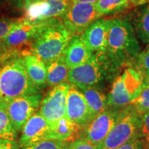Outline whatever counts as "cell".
I'll list each match as a JSON object with an SVG mask.
<instances>
[{
    "instance_id": "obj_8",
    "label": "cell",
    "mask_w": 149,
    "mask_h": 149,
    "mask_svg": "<svg viewBox=\"0 0 149 149\" xmlns=\"http://www.w3.org/2000/svg\"><path fill=\"white\" fill-rule=\"evenodd\" d=\"M70 84L64 82L53 86L42 97L38 112L50 124L66 117L67 95Z\"/></svg>"
},
{
    "instance_id": "obj_31",
    "label": "cell",
    "mask_w": 149,
    "mask_h": 149,
    "mask_svg": "<svg viewBox=\"0 0 149 149\" xmlns=\"http://www.w3.org/2000/svg\"><path fill=\"white\" fill-rule=\"evenodd\" d=\"M144 141L137 135L116 149H144Z\"/></svg>"
},
{
    "instance_id": "obj_1",
    "label": "cell",
    "mask_w": 149,
    "mask_h": 149,
    "mask_svg": "<svg viewBox=\"0 0 149 149\" xmlns=\"http://www.w3.org/2000/svg\"><path fill=\"white\" fill-rule=\"evenodd\" d=\"M106 53L117 66L128 64L137 59L140 46L133 26L121 18L106 19Z\"/></svg>"
},
{
    "instance_id": "obj_20",
    "label": "cell",
    "mask_w": 149,
    "mask_h": 149,
    "mask_svg": "<svg viewBox=\"0 0 149 149\" xmlns=\"http://www.w3.org/2000/svg\"><path fill=\"white\" fill-rule=\"evenodd\" d=\"M141 8L134 19V30L139 40L149 44V3Z\"/></svg>"
},
{
    "instance_id": "obj_26",
    "label": "cell",
    "mask_w": 149,
    "mask_h": 149,
    "mask_svg": "<svg viewBox=\"0 0 149 149\" xmlns=\"http://www.w3.org/2000/svg\"><path fill=\"white\" fill-rule=\"evenodd\" d=\"M135 69L141 74L143 81L149 80V44L136 59Z\"/></svg>"
},
{
    "instance_id": "obj_35",
    "label": "cell",
    "mask_w": 149,
    "mask_h": 149,
    "mask_svg": "<svg viewBox=\"0 0 149 149\" xmlns=\"http://www.w3.org/2000/svg\"><path fill=\"white\" fill-rule=\"evenodd\" d=\"M131 6H137L144 5L146 3H148L149 0H128Z\"/></svg>"
},
{
    "instance_id": "obj_29",
    "label": "cell",
    "mask_w": 149,
    "mask_h": 149,
    "mask_svg": "<svg viewBox=\"0 0 149 149\" xmlns=\"http://www.w3.org/2000/svg\"><path fill=\"white\" fill-rule=\"evenodd\" d=\"M141 123L139 136L141 137L144 144L149 143V111L141 114Z\"/></svg>"
},
{
    "instance_id": "obj_39",
    "label": "cell",
    "mask_w": 149,
    "mask_h": 149,
    "mask_svg": "<svg viewBox=\"0 0 149 149\" xmlns=\"http://www.w3.org/2000/svg\"><path fill=\"white\" fill-rule=\"evenodd\" d=\"M144 149H149V143H148V144H144Z\"/></svg>"
},
{
    "instance_id": "obj_6",
    "label": "cell",
    "mask_w": 149,
    "mask_h": 149,
    "mask_svg": "<svg viewBox=\"0 0 149 149\" xmlns=\"http://www.w3.org/2000/svg\"><path fill=\"white\" fill-rule=\"evenodd\" d=\"M143 78L135 68H126L115 78L107 97L109 107L122 108L131 103L140 95Z\"/></svg>"
},
{
    "instance_id": "obj_13",
    "label": "cell",
    "mask_w": 149,
    "mask_h": 149,
    "mask_svg": "<svg viewBox=\"0 0 149 149\" xmlns=\"http://www.w3.org/2000/svg\"><path fill=\"white\" fill-rule=\"evenodd\" d=\"M51 125L39 112L35 113L24 124L20 137V146H29L43 139H48Z\"/></svg>"
},
{
    "instance_id": "obj_9",
    "label": "cell",
    "mask_w": 149,
    "mask_h": 149,
    "mask_svg": "<svg viewBox=\"0 0 149 149\" xmlns=\"http://www.w3.org/2000/svg\"><path fill=\"white\" fill-rule=\"evenodd\" d=\"M121 109L120 108L109 107L96 115L81 130L79 137H82L96 146H100L114 126Z\"/></svg>"
},
{
    "instance_id": "obj_28",
    "label": "cell",
    "mask_w": 149,
    "mask_h": 149,
    "mask_svg": "<svg viewBox=\"0 0 149 149\" xmlns=\"http://www.w3.org/2000/svg\"><path fill=\"white\" fill-rule=\"evenodd\" d=\"M23 21V17L0 19V38L4 39L18 24Z\"/></svg>"
},
{
    "instance_id": "obj_19",
    "label": "cell",
    "mask_w": 149,
    "mask_h": 149,
    "mask_svg": "<svg viewBox=\"0 0 149 149\" xmlns=\"http://www.w3.org/2000/svg\"><path fill=\"white\" fill-rule=\"evenodd\" d=\"M79 89L83 93L94 117L109 108L107 96L102 91L94 86L84 87Z\"/></svg>"
},
{
    "instance_id": "obj_32",
    "label": "cell",
    "mask_w": 149,
    "mask_h": 149,
    "mask_svg": "<svg viewBox=\"0 0 149 149\" xmlns=\"http://www.w3.org/2000/svg\"><path fill=\"white\" fill-rule=\"evenodd\" d=\"M20 148L21 146L19 141L0 137V149H19Z\"/></svg>"
},
{
    "instance_id": "obj_3",
    "label": "cell",
    "mask_w": 149,
    "mask_h": 149,
    "mask_svg": "<svg viewBox=\"0 0 149 149\" xmlns=\"http://www.w3.org/2000/svg\"><path fill=\"white\" fill-rule=\"evenodd\" d=\"M40 90L28 75L22 55L11 57L0 64V100L8 101L36 94Z\"/></svg>"
},
{
    "instance_id": "obj_34",
    "label": "cell",
    "mask_w": 149,
    "mask_h": 149,
    "mask_svg": "<svg viewBox=\"0 0 149 149\" xmlns=\"http://www.w3.org/2000/svg\"><path fill=\"white\" fill-rule=\"evenodd\" d=\"M17 55V53L13 49H8V51L2 54H0V64H2L7 59L11 58V57H15V56Z\"/></svg>"
},
{
    "instance_id": "obj_5",
    "label": "cell",
    "mask_w": 149,
    "mask_h": 149,
    "mask_svg": "<svg viewBox=\"0 0 149 149\" xmlns=\"http://www.w3.org/2000/svg\"><path fill=\"white\" fill-rule=\"evenodd\" d=\"M141 113L131 104L122 108L118 118L99 149H116L139 135Z\"/></svg>"
},
{
    "instance_id": "obj_36",
    "label": "cell",
    "mask_w": 149,
    "mask_h": 149,
    "mask_svg": "<svg viewBox=\"0 0 149 149\" xmlns=\"http://www.w3.org/2000/svg\"><path fill=\"white\" fill-rule=\"evenodd\" d=\"M9 48L7 47L4 39L0 38V54H2L6 52Z\"/></svg>"
},
{
    "instance_id": "obj_17",
    "label": "cell",
    "mask_w": 149,
    "mask_h": 149,
    "mask_svg": "<svg viewBox=\"0 0 149 149\" xmlns=\"http://www.w3.org/2000/svg\"><path fill=\"white\" fill-rule=\"evenodd\" d=\"M51 125L48 139L70 141L80 136L81 128L66 118V117H63Z\"/></svg>"
},
{
    "instance_id": "obj_21",
    "label": "cell",
    "mask_w": 149,
    "mask_h": 149,
    "mask_svg": "<svg viewBox=\"0 0 149 149\" xmlns=\"http://www.w3.org/2000/svg\"><path fill=\"white\" fill-rule=\"evenodd\" d=\"M19 132L17 130L6 109V104L3 100H0V137L16 141Z\"/></svg>"
},
{
    "instance_id": "obj_23",
    "label": "cell",
    "mask_w": 149,
    "mask_h": 149,
    "mask_svg": "<svg viewBox=\"0 0 149 149\" xmlns=\"http://www.w3.org/2000/svg\"><path fill=\"white\" fill-rule=\"evenodd\" d=\"M48 8L47 0H36L24 7V13L22 17L25 21L31 23L42 22L43 17Z\"/></svg>"
},
{
    "instance_id": "obj_16",
    "label": "cell",
    "mask_w": 149,
    "mask_h": 149,
    "mask_svg": "<svg viewBox=\"0 0 149 149\" xmlns=\"http://www.w3.org/2000/svg\"><path fill=\"white\" fill-rule=\"evenodd\" d=\"M28 75L31 81L41 89L46 85V64L38 56L29 52L22 53Z\"/></svg>"
},
{
    "instance_id": "obj_30",
    "label": "cell",
    "mask_w": 149,
    "mask_h": 149,
    "mask_svg": "<svg viewBox=\"0 0 149 149\" xmlns=\"http://www.w3.org/2000/svg\"><path fill=\"white\" fill-rule=\"evenodd\" d=\"M68 149H99V148L82 137H78L68 142Z\"/></svg>"
},
{
    "instance_id": "obj_18",
    "label": "cell",
    "mask_w": 149,
    "mask_h": 149,
    "mask_svg": "<svg viewBox=\"0 0 149 149\" xmlns=\"http://www.w3.org/2000/svg\"><path fill=\"white\" fill-rule=\"evenodd\" d=\"M47 74L46 85L53 87L64 82L67 79L69 72V67L65 61L64 55L55 60L46 63Z\"/></svg>"
},
{
    "instance_id": "obj_10",
    "label": "cell",
    "mask_w": 149,
    "mask_h": 149,
    "mask_svg": "<svg viewBox=\"0 0 149 149\" xmlns=\"http://www.w3.org/2000/svg\"><path fill=\"white\" fill-rule=\"evenodd\" d=\"M42 97V93H37L5 101L10 120L19 132L22 131L30 117L40 109Z\"/></svg>"
},
{
    "instance_id": "obj_15",
    "label": "cell",
    "mask_w": 149,
    "mask_h": 149,
    "mask_svg": "<svg viewBox=\"0 0 149 149\" xmlns=\"http://www.w3.org/2000/svg\"><path fill=\"white\" fill-rule=\"evenodd\" d=\"M93 53L85 45L79 35L72 36L65 50L64 57L69 68L84 64L91 58Z\"/></svg>"
},
{
    "instance_id": "obj_25",
    "label": "cell",
    "mask_w": 149,
    "mask_h": 149,
    "mask_svg": "<svg viewBox=\"0 0 149 149\" xmlns=\"http://www.w3.org/2000/svg\"><path fill=\"white\" fill-rule=\"evenodd\" d=\"M130 104L133 106L141 114L149 111V80L143 81V88L140 95Z\"/></svg>"
},
{
    "instance_id": "obj_33",
    "label": "cell",
    "mask_w": 149,
    "mask_h": 149,
    "mask_svg": "<svg viewBox=\"0 0 149 149\" xmlns=\"http://www.w3.org/2000/svg\"><path fill=\"white\" fill-rule=\"evenodd\" d=\"M5 1L10 8L18 10L24 9V0H5Z\"/></svg>"
},
{
    "instance_id": "obj_7",
    "label": "cell",
    "mask_w": 149,
    "mask_h": 149,
    "mask_svg": "<svg viewBox=\"0 0 149 149\" xmlns=\"http://www.w3.org/2000/svg\"><path fill=\"white\" fill-rule=\"evenodd\" d=\"M101 17L95 3L72 2L61 20L70 34L77 36Z\"/></svg>"
},
{
    "instance_id": "obj_22",
    "label": "cell",
    "mask_w": 149,
    "mask_h": 149,
    "mask_svg": "<svg viewBox=\"0 0 149 149\" xmlns=\"http://www.w3.org/2000/svg\"><path fill=\"white\" fill-rule=\"evenodd\" d=\"M95 5L102 17L121 13L131 6L128 0H98Z\"/></svg>"
},
{
    "instance_id": "obj_27",
    "label": "cell",
    "mask_w": 149,
    "mask_h": 149,
    "mask_svg": "<svg viewBox=\"0 0 149 149\" xmlns=\"http://www.w3.org/2000/svg\"><path fill=\"white\" fill-rule=\"evenodd\" d=\"M68 141L57 139H43L29 146H22L19 149H61Z\"/></svg>"
},
{
    "instance_id": "obj_12",
    "label": "cell",
    "mask_w": 149,
    "mask_h": 149,
    "mask_svg": "<svg viewBox=\"0 0 149 149\" xmlns=\"http://www.w3.org/2000/svg\"><path fill=\"white\" fill-rule=\"evenodd\" d=\"M43 23L44 21L31 23L23 19V21L4 38L7 47L9 49H17L22 53L28 51L31 41Z\"/></svg>"
},
{
    "instance_id": "obj_11",
    "label": "cell",
    "mask_w": 149,
    "mask_h": 149,
    "mask_svg": "<svg viewBox=\"0 0 149 149\" xmlns=\"http://www.w3.org/2000/svg\"><path fill=\"white\" fill-rule=\"evenodd\" d=\"M66 117L81 130L94 118L83 93L73 84L70 85L67 95Z\"/></svg>"
},
{
    "instance_id": "obj_2",
    "label": "cell",
    "mask_w": 149,
    "mask_h": 149,
    "mask_svg": "<svg viewBox=\"0 0 149 149\" xmlns=\"http://www.w3.org/2000/svg\"><path fill=\"white\" fill-rule=\"evenodd\" d=\"M72 37L60 18L44 20L27 52L38 56L45 63L50 62L64 55Z\"/></svg>"
},
{
    "instance_id": "obj_14",
    "label": "cell",
    "mask_w": 149,
    "mask_h": 149,
    "mask_svg": "<svg viewBox=\"0 0 149 149\" xmlns=\"http://www.w3.org/2000/svg\"><path fill=\"white\" fill-rule=\"evenodd\" d=\"M85 45L93 53L106 52L107 24L106 19L100 17L79 35Z\"/></svg>"
},
{
    "instance_id": "obj_40",
    "label": "cell",
    "mask_w": 149,
    "mask_h": 149,
    "mask_svg": "<svg viewBox=\"0 0 149 149\" xmlns=\"http://www.w3.org/2000/svg\"><path fill=\"white\" fill-rule=\"evenodd\" d=\"M68 142H69V141H68ZM68 142L67 143V144H66V145H65V146H64V147H63V148H61V149H68Z\"/></svg>"
},
{
    "instance_id": "obj_38",
    "label": "cell",
    "mask_w": 149,
    "mask_h": 149,
    "mask_svg": "<svg viewBox=\"0 0 149 149\" xmlns=\"http://www.w3.org/2000/svg\"><path fill=\"white\" fill-rule=\"evenodd\" d=\"M33 1H36V0H24V7H25L26 5L29 4V3L32 2Z\"/></svg>"
},
{
    "instance_id": "obj_37",
    "label": "cell",
    "mask_w": 149,
    "mask_h": 149,
    "mask_svg": "<svg viewBox=\"0 0 149 149\" xmlns=\"http://www.w3.org/2000/svg\"><path fill=\"white\" fill-rule=\"evenodd\" d=\"M72 2H87V3H95L98 0H72Z\"/></svg>"
},
{
    "instance_id": "obj_4",
    "label": "cell",
    "mask_w": 149,
    "mask_h": 149,
    "mask_svg": "<svg viewBox=\"0 0 149 149\" xmlns=\"http://www.w3.org/2000/svg\"><path fill=\"white\" fill-rule=\"evenodd\" d=\"M117 67L106 52H96L84 64L70 68L67 80L79 88L95 86L107 79Z\"/></svg>"
},
{
    "instance_id": "obj_24",
    "label": "cell",
    "mask_w": 149,
    "mask_h": 149,
    "mask_svg": "<svg viewBox=\"0 0 149 149\" xmlns=\"http://www.w3.org/2000/svg\"><path fill=\"white\" fill-rule=\"evenodd\" d=\"M48 8L42 21L53 18H61L72 4V0H47Z\"/></svg>"
}]
</instances>
